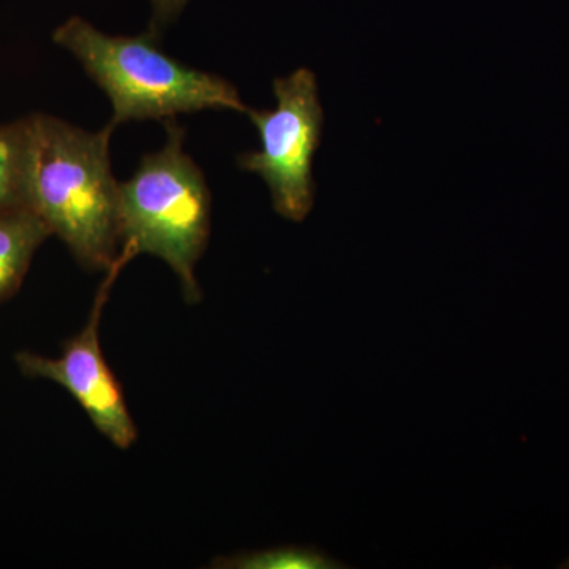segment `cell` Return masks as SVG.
Segmentation results:
<instances>
[{
  "mask_svg": "<svg viewBox=\"0 0 569 569\" xmlns=\"http://www.w3.org/2000/svg\"><path fill=\"white\" fill-rule=\"evenodd\" d=\"M33 127L31 208L82 268L107 272L121 253V182L110 157L116 127L88 132L43 114L33 116Z\"/></svg>",
  "mask_w": 569,
  "mask_h": 569,
  "instance_id": "cell-1",
  "label": "cell"
},
{
  "mask_svg": "<svg viewBox=\"0 0 569 569\" xmlns=\"http://www.w3.org/2000/svg\"><path fill=\"white\" fill-rule=\"evenodd\" d=\"M52 39L107 93L114 127L204 110L249 111L231 82L174 61L157 48L151 33L108 36L73 17L56 29Z\"/></svg>",
  "mask_w": 569,
  "mask_h": 569,
  "instance_id": "cell-2",
  "label": "cell"
},
{
  "mask_svg": "<svg viewBox=\"0 0 569 569\" xmlns=\"http://www.w3.org/2000/svg\"><path fill=\"white\" fill-rule=\"evenodd\" d=\"M160 151L142 157L119 186L121 249L153 254L173 269L187 305L203 299L194 268L211 234V192L203 171L183 149V130L167 122Z\"/></svg>",
  "mask_w": 569,
  "mask_h": 569,
  "instance_id": "cell-3",
  "label": "cell"
},
{
  "mask_svg": "<svg viewBox=\"0 0 569 569\" xmlns=\"http://www.w3.org/2000/svg\"><path fill=\"white\" fill-rule=\"evenodd\" d=\"M274 110L247 111L260 134V151L242 153L241 170L268 183L276 212L291 222H305L316 203L313 156L323 133V107L316 74L298 69L274 80Z\"/></svg>",
  "mask_w": 569,
  "mask_h": 569,
  "instance_id": "cell-4",
  "label": "cell"
},
{
  "mask_svg": "<svg viewBox=\"0 0 569 569\" xmlns=\"http://www.w3.org/2000/svg\"><path fill=\"white\" fill-rule=\"evenodd\" d=\"M133 258L132 253L121 250L118 260L104 272L84 328L80 335L63 343L61 358H44L29 351H20L14 356V361L26 377L44 378L67 389L91 418L96 429L119 449L132 447L138 438V429L127 407L121 385L104 359L100 323L116 280Z\"/></svg>",
  "mask_w": 569,
  "mask_h": 569,
  "instance_id": "cell-5",
  "label": "cell"
},
{
  "mask_svg": "<svg viewBox=\"0 0 569 569\" xmlns=\"http://www.w3.org/2000/svg\"><path fill=\"white\" fill-rule=\"evenodd\" d=\"M51 231L31 208L0 213V302L20 290L33 254Z\"/></svg>",
  "mask_w": 569,
  "mask_h": 569,
  "instance_id": "cell-6",
  "label": "cell"
},
{
  "mask_svg": "<svg viewBox=\"0 0 569 569\" xmlns=\"http://www.w3.org/2000/svg\"><path fill=\"white\" fill-rule=\"evenodd\" d=\"M33 148V116L0 126V213L31 208Z\"/></svg>",
  "mask_w": 569,
  "mask_h": 569,
  "instance_id": "cell-7",
  "label": "cell"
},
{
  "mask_svg": "<svg viewBox=\"0 0 569 569\" xmlns=\"http://www.w3.org/2000/svg\"><path fill=\"white\" fill-rule=\"evenodd\" d=\"M216 569H346L342 561L316 546H277V548L249 550L233 556L217 557Z\"/></svg>",
  "mask_w": 569,
  "mask_h": 569,
  "instance_id": "cell-8",
  "label": "cell"
},
{
  "mask_svg": "<svg viewBox=\"0 0 569 569\" xmlns=\"http://www.w3.org/2000/svg\"><path fill=\"white\" fill-rule=\"evenodd\" d=\"M187 0H152L153 3V28L152 33L159 31L162 26L173 20L176 14L182 10Z\"/></svg>",
  "mask_w": 569,
  "mask_h": 569,
  "instance_id": "cell-9",
  "label": "cell"
}]
</instances>
